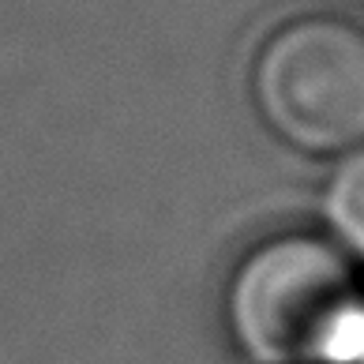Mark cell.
<instances>
[{
	"label": "cell",
	"mask_w": 364,
	"mask_h": 364,
	"mask_svg": "<svg viewBox=\"0 0 364 364\" xmlns=\"http://www.w3.org/2000/svg\"><path fill=\"white\" fill-rule=\"evenodd\" d=\"M222 319L252 364H360L364 293L327 237L293 229L252 245L229 271Z\"/></svg>",
	"instance_id": "6da1fadb"
},
{
	"label": "cell",
	"mask_w": 364,
	"mask_h": 364,
	"mask_svg": "<svg viewBox=\"0 0 364 364\" xmlns=\"http://www.w3.org/2000/svg\"><path fill=\"white\" fill-rule=\"evenodd\" d=\"M248 102L271 136L304 158L364 146V23L342 11L282 19L252 53Z\"/></svg>",
	"instance_id": "7a4b0ae2"
},
{
	"label": "cell",
	"mask_w": 364,
	"mask_h": 364,
	"mask_svg": "<svg viewBox=\"0 0 364 364\" xmlns=\"http://www.w3.org/2000/svg\"><path fill=\"white\" fill-rule=\"evenodd\" d=\"M319 218L331 245L364 263V146L334 161L319 192Z\"/></svg>",
	"instance_id": "3957f363"
},
{
	"label": "cell",
	"mask_w": 364,
	"mask_h": 364,
	"mask_svg": "<svg viewBox=\"0 0 364 364\" xmlns=\"http://www.w3.org/2000/svg\"><path fill=\"white\" fill-rule=\"evenodd\" d=\"M360 364H364V349H360Z\"/></svg>",
	"instance_id": "277c9868"
}]
</instances>
